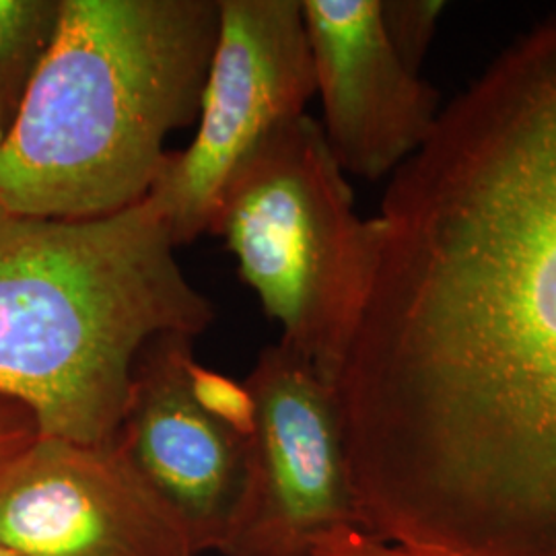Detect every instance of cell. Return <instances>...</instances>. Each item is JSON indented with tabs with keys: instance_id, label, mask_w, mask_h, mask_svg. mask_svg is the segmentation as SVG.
Listing matches in <instances>:
<instances>
[{
	"instance_id": "2e32d148",
	"label": "cell",
	"mask_w": 556,
	"mask_h": 556,
	"mask_svg": "<svg viewBox=\"0 0 556 556\" xmlns=\"http://www.w3.org/2000/svg\"><path fill=\"white\" fill-rule=\"evenodd\" d=\"M0 556H20V555H17V553H13V551H11V548H7V546H2V544H0Z\"/></svg>"
},
{
	"instance_id": "8992f818",
	"label": "cell",
	"mask_w": 556,
	"mask_h": 556,
	"mask_svg": "<svg viewBox=\"0 0 556 556\" xmlns=\"http://www.w3.org/2000/svg\"><path fill=\"white\" fill-rule=\"evenodd\" d=\"M252 429L223 556H305L361 526L332 386L278 342L245 379Z\"/></svg>"
},
{
	"instance_id": "9a60e30c",
	"label": "cell",
	"mask_w": 556,
	"mask_h": 556,
	"mask_svg": "<svg viewBox=\"0 0 556 556\" xmlns=\"http://www.w3.org/2000/svg\"><path fill=\"white\" fill-rule=\"evenodd\" d=\"M7 132H9V124H7V119L2 116V110H0V144L7 139Z\"/></svg>"
},
{
	"instance_id": "5bb4252c",
	"label": "cell",
	"mask_w": 556,
	"mask_h": 556,
	"mask_svg": "<svg viewBox=\"0 0 556 556\" xmlns=\"http://www.w3.org/2000/svg\"><path fill=\"white\" fill-rule=\"evenodd\" d=\"M305 556H431L396 542L383 540L363 526L340 530L334 536L316 544Z\"/></svg>"
},
{
	"instance_id": "ba28073f",
	"label": "cell",
	"mask_w": 556,
	"mask_h": 556,
	"mask_svg": "<svg viewBox=\"0 0 556 556\" xmlns=\"http://www.w3.org/2000/svg\"><path fill=\"white\" fill-rule=\"evenodd\" d=\"M192 340L167 332L140 349L114 443L197 551L219 553L243 486L245 438L194 394Z\"/></svg>"
},
{
	"instance_id": "9c48e42d",
	"label": "cell",
	"mask_w": 556,
	"mask_h": 556,
	"mask_svg": "<svg viewBox=\"0 0 556 556\" xmlns=\"http://www.w3.org/2000/svg\"><path fill=\"white\" fill-rule=\"evenodd\" d=\"M321 135L344 174L394 176L438 126V91L397 56L381 0H301Z\"/></svg>"
},
{
	"instance_id": "5b68a950",
	"label": "cell",
	"mask_w": 556,
	"mask_h": 556,
	"mask_svg": "<svg viewBox=\"0 0 556 556\" xmlns=\"http://www.w3.org/2000/svg\"><path fill=\"white\" fill-rule=\"evenodd\" d=\"M316 96L301 0H219V36L197 135L169 151L149 200L176 245L208 231L223 186L278 126Z\"/></svg>"
},
{
	"instance_id": "3957f363",
	"label": "cell",
	"mask_w": 556,
	"mask_h": 556,
	"mask_svg": "<svg viewBox=\"0 0 556 556\" xmlns=\"http://www.w3.org/2000/svg\"><path fill=\"white\" fill-rule=\"evenodd\" d=\"M176 248L149 199L96 219L0 208V394L41 438L114 441L140 349L213 324Z\"/></svg>"
},
{
	"instance_id": "7c38bea8",
	"label": "cell",
	"mask_w": 556,
	"mask_h": 556,
	"mask_svg": "<svg viewBox=\"0 0 556 556\" xmlns=\"http://www.w3.org/2000/svg\"><path fill=\"white\" fill-rule=\"evenodd\" d=\"M192 388L208 413L225 420L243 438L252 429V400L245 386H238L231 379L223 378L215 371H208L194 363L192 367Z\"/></svg>"
},
{
	"instance_id": "30bf717a",
	"label": "cell",
	"mask_w": 556,
	"mask_h": 556,
	"mask_svg": "<svg viewBox=\"0 0 556 556\" xmlns=\"http://www.w3.org/2000/svg\"><path fill=\"white\" fill-rule=\"evenodd\" d=\"M62 0H0V110L9 128L59 31Z\"/></svg>"
},
{
	"instance_id": "7a4b0ae2",
	"label": "cell",
	"mask_w": 556,
	"mask_h": 556,
	"mask_svg": "<svg viewBox=\"0 0 556 556\" xmlns=\"http://www.w3.org/2000/svg\"><path fill=\"white\" fill-rule=\"evenodd\" d=\"M219 0H62L59 31L0 144V208L96 219L149 199L197 124Z\"/></svg>"
},
{
	"instance_id": "8fae6325",
	"label": "cell",
	"mask_w": 556,
	"mask_h": 556,
	"mask_svg": "<svg viewBox=\"0 0 556 556\" xmlns=\"http://www.w3.org/2000/svg\"><path fill=\"white\" fill-rule=\"evenodd\" d=\"M443 11L439 0H381L383 29L408 68L420 73Z\"/></svg>"
},
{
	"instance_id": "4fadbf2b",
	"label": "cell",
	"mask_w": 556,
	"mask_h": 556,
	"mask_svg": "<svg viewBox=\"0 0 556 556\" xmlns=\"http://www.w3.org/2000/svg\"><path fill=\"white\" fill-rule=\"evenodd\" d=\"M40 438L34 413L13 397L0 394V478Z\"/></svg>"
},
{
	"instance_id": "277c9868",
	"label": "cell",
	"mask_w": 556,
	"mask_h": 556,
	"mask_svg": "<svg viewBox=\"0 0 556 556\" xmlns=\"http://www.w3.org/2000/svg\"><path fill=\"white\" fill-rule=\"evenodd\" d=\"M208 231L280 342L332 386L374 270L378 220L358 217L319 122L305 114L262 140L223 186Z\"/></svg>"
},
{
	"instance_id": "52a82bcc",
	"label": "cell",
	"mask_w": 556,
	"mask_h": 556,
	"mask_svg": "<svg viewBox=\"0 0 556 556\" xmlns=\"http://www.w3.org/2000/svg\"><path fill=\"white\" fill-rule=\"evenodd\" d=\"M0 544L20 556H200L114 441L41 435L0 478Z\"/></svg>"
},
{
	"instance_id": "6da1fadb",
	"label": "cell",
	"mask_w": 556,
	"mask_h": 556,
	"mask_svg": "<svg viewBox=\"0 0 556 556\" xmlns=\"http://www.w3.org/2000/svg\"><path fill=\"white\" fill-rule=\"evenodd\" d=\"M332 390L361 526L431 556H556V21L390 179Z\"/></svg>"
}]
</instances>
